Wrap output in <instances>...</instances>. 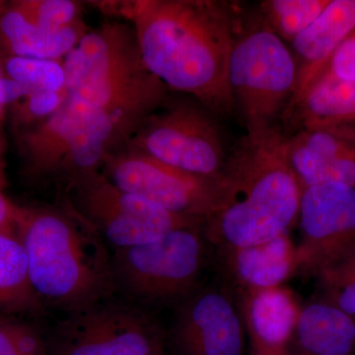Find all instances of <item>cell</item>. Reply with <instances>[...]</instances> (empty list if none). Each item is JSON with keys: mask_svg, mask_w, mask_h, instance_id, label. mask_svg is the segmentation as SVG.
<instances>
[{"mask_svg": "<svg viewBox=\"0 0 355 355\" xmlns=\"http://www.w3.org/2000/svg\"><path fill=\"white\" fill-rule=\"evenodd\" d=\"M354 29L355 0H331L321 15L292 42L297 85L291 102L327 69L338 46Z\"/></svg>", "mask_w": 355, "mask_h": 355, "instance_id": "cell-15", "label": "cell"}, {"mask_svg": "<svg viewBox=\"0 0 355 355\" xmlns=\"http://www.w3.org/2000/svg\"><path fill=\"white\" fill-rule=\"evenodd\" d=\"M326 69L340 78L355 83V29L338 46Z\"/></svg>", "mask_w": 355, "mask_h": 355, "instance_id": "cell-28", "label": "cell"}, {"mask_svg": "<svg viewBox=\"0 0 355 355\" xmlns=\"http://www.w3.org/2000/svg\"><path fill=\"white\" fill-rule=\"evenodd\" d=\"M169 334L176 355H244L241 310L225 286H200L178 303Z\"/></svg>", "mask_w": 355, "mask_h": 355, "instance_id": "cell-13", "label": "cell"}, {"mask_svg": "<svg viewBox=\"0 0 355 355\" xmlns=\"http://www.w3.org/2000/svg\"><path fill=\"white\" fill-rule=\"evenodd\" d=\"M291 132L355 125V83L324 69L293 100L282 121ZM286 133V135H288Z\"/></svg>", "mask_w": 355, "mask_h": 355, "instance_id": "cell-18", "label": "cell"}, {"mask_svg": "<svg viewBox=\"0 0 355 355\" xmlns=\"http://www.w3.org/2000/svg\"><path fill=\"white\" fill-rule=\"evenodd\" d=\"M13 2L30 19L46 27H67L83 20L80 2L72 0H18Z\"/></svg>", "mask_w": 355, "mask_h": 355, "instance_id": "cell-25", "label": "cell"}, {"mask_svg": "<svg viewBox=\"0 0 355 355\" xmlns=\"http://www.w3.org/2000/svg\"><path fill=\"white\" fill-rule=\"evenodd\" d=\"M2 62L6 76L36 90L55 92L67 89L64 60L4 57Z\"/></svg>", "mask_w": 355, "mask_h": 355, "instance_id": "cell-23", "label": "cell"}, {"mask_svg": "<svg viewBox=\"0 0 355 355\" xmlns=\"http://www.w3.org/2000/svg\"><path fill=\"white\" fill-rule=\"evenodd\" d=\"M44 354L38 336L18 324H0V355Z\"/></svg>", "mask_w": 355, "mask_h": 355, "instance_id": "cell-27", "label": "cell"}, {"mask_svg": "<svg viewBox=\"0 0 355 355\" xmlns=\"http://www.w3.org/2000/svg\"><path fill=\"white\" fill-rule=\"evenodd\" d=\"M289 355H355V320L318 298L301 306Z\"/></svg>", "mask_w": 355, "mask_h": 355, "instance_id": "cell-20", "label": "cell"}, {"mask_svg": "<svg viewBox=\"0 0 355 355\" xmlns=\"http://www.w3.org/2000/svg\"><path fill=\"white\" fill-rule=\"evenodd\" d=\"M67 207L87 222L114 250L160 239L176 229L203 221L168 211L123 190L102 171L86 173L67 184Z\"/></svg>", "mask_w": 355, "mask_h": 355, "instance_id": "cell-9", "label": "cell"}, {"mask_svg": "<svg viewBox=\"0 0 355 355\" xmlns=\"http://www.w3.org/2000/svg\"><path fill=\"white\" fill-rule=\"evenodd\" d=\"M297 272L320 270L355 251V186L329 183L301 189Z\"/></svg>", "mask_w": 355, "mask_h": 355, "instance_id": "cell-12", "label": "cell"}, {"mask_svg": "<svg viewBox=\"0 0 355 355\" xmlns=\"http://www.w3.org/2000/svg\"><path fill=\"white\" fill-rule=\"evenodd\" d=\"M35 92H38V90L27 84L14 80L6 74L0 78V106L3 108L12 106Z\"/></svg>", "mask_w": 355, "mask_h": 355, "instance_id": "cell-29", "label": "cell"}, {"mask_svg": "<svg viewBox=\"0 0 355 355\" xmlns=\"http://www.w3.org/2000/svg\"><path fill=\"white\" fill-rule=\"evenodd\" d=\"M284 139L282 128L245 135L229 151L216 209L203 223L218 253L270 241L297 220L301 191Z\"/></svg>", "mask_w": 355, "mask_h": 355, "instance_id": "cell-2", "label": "cell"}, {"mask_svg": "<svg viewBox=\"0 0 355 355\" xmlns=\"http://www.w3.org/2000/svg\"><path fill=\"white\" fill-rule=\"evenodd\" d=\"M331 0H266L259 18L284 43L291 44L321 15Z\"/></svg>", "mask_w": 355, "mask_h": 355, "instance_id": "cell-22", "label": "cell"}, {"mask_svg": "<svg viewBox=\"0 0 355 355\" xmlns=\"http://www.w3.org/2000/svg\"><path fill=\"white\" fill-rule=\"evenodd\" d=\"M41 305L19 237L15 232L0 233V310L20 312L38 309Z\"/></svg>", "mask_w": 355, "mask_h": 355, "instance_id": "cell-21", "label": "cell"}, {"mask_svg": "<svg viewBox=\"0 0 355 355\" xmlns=\"http://www.w3.org/2000/svg\"><path fill=\"white\" fill-rule=\"evenodd\" d=\"M150 355H166L164 352H162V349L158 350V352H154V354Z\"/></svg>", "mask_w": 355, "mask_h": 355, "instance_id": "cell-34", "label": "cell"}, {"mask_svg": "<svg viewBox=\"0 0 355 355\" xmlns=\"http://www.w3.org/2000/svg\"><path fill=\"white\" fill-rule=\"evenodd\" d=\"M4 3H6V2L0 1V10H1L2 6H3ZM2 58H1V50H0V78L4 76L3 62H2ZM4 114H6V108L0 106V128H1L2 121H3Z\"/></svg>", "mask_w": 355, "mask_h": 355, "instance_id": "cell-32", "label": "cell"}, {"mask_svg": "<svg viewBox=\"0 0 355 355\" xmlns=\"http://www.w3.org/2000/svg\"><path fill=\"white\" fill-rule=\"evenodd\" d=\"M119 7L135 29L146 67L170 91L216 116L234 113L228 69L242 19L230 2L133 0Z\"/></svg>", "mask_w": 355, "mask_h": 355, "instance_id": "cell-1", "label": "cell"}, {"mask_svg": "<svg viewBox=\"0 0 355 355\" xmlns=\"http://www.w3.org/2000/svg\"><path fill=\"white\" fill-rule=\"evenodd\" d=\"M284 153L300 191L329 183L355 186V125L288 133Z\"/></svg>", "mask_w": 355, "mask_h": 355, "instance_id": "cell-14", "label": "cell"}, {"mask_svg": "<svg viewBox=\"0 0 355 355\" xmlns=\"http://www.w3.org/2000/svg\"><path fill=\"white\" fill-rule=\"evenodd\" d=\"M101 171L123 190L203 223L220 196L219 180L184 172L128 146L110 153Z\"/></svg>", "mask_w": 355, "mask_h": 355, "instance_id": "cell-11", "label": "cell"}, {"mask_svg": "<svg viewBox=\"0 0 355 355\" xmlns=\"http://www.w3.org/2000/svg\"><path fill=\"white\" fill-rule=\"evenodd\" d=\"M125 146L211 180L220 179L228 157L216 114L188 96L170 95Z\"/></svg>", "mask_w": 355, "mask_h": 355, "instance_id": "cell-8", "label": "cell"}, {"mask_svg": "<svg viewBox=\"0 0 355 355\" xmlns=\"http://www.w3.org/2000/svg\"><path fill=\"white\" fill-rule=\"evenodd\" d=\"M64 64L69 94L108 114L125 144L171 95L146 67L128 21H107L89 30Z\"/></svg>", "mask_w": 355, "mask_h": 355, "instance_id": "cell-4", "label": "cell"}, {"mask_svg": "<svg viewBox=\"0 0 355 355\" xmlns=\"http://www.w3.org/2000/svg\"><path fill=\"white\" fill-rule=\"evenodd\" d=\"M321 299L355 320V251L317 273Z\"/></svg>", "mask_w": 355, "mask_h": 355, "instance_id": "cell-24", "label": "cell"}, {"mask_svg": "<svg viewBox=\"0 0 355 355\" xmlns=\"http://www.w3.org/2000/svg\"><path fill=\"white\" fill-rule=\"evenodd\" d=\"M69 96L67 89L62 91H38L11 106L12 123L16 132L25 130L46 120L64 104Z\"/></svg>", "mask_w": 355, "mask_h": 355, "instance_id": "cell-26", "label": "cell"}, {"mask_svg": "<svg viewBox=\"0 0 355 355\" xmlns=\"http://www.w3.org/2000/svg\"><path fill=\"white\" fill-rule=\"evenodd\" d=\"M4 139L0 128V191L6 187V161H4Z\"/></svg>", "mask_w": 355, "mask_h": 355, "instance_id": "cell-31", "label": "cell"}, {"mask_svg": "<svg viewBox=\"0 0 355 355\" xmlns=\"http://www.w3.org/2000/svg\"><path fill=\"white\" fill-rule=\"evenodd\" d=\"M218 254L239 291L282 286L297 272V246L287 233L270 241Z\"/></svg>", "mask_w": 355, "mask_h": 355, "instance_id": "cell-19", "label": "cell"}, {"mask_svg": "<svg viewBox=\"0 0 355 355\" xmlns=\"http://www.w3.org/2000/svg\"><path fill=\"white\" fill-rule=\"evenodd\" d=\"M228 83L246 135L282 128L297 85V67L288 44L260 18L241 27L229 60Z\"/></svg>", "mask_w": 355, "mask_h": 355, "instance_id": "cell-6", "label": "cell"}, {"mask_svg": "<svg viewBox=\"0 0 355 355\" xmlns=\"http://www.w3.org/2000/svg\"><path fill=\"white\" fill-rule=\"evenodd\" d=\"M16 234L42 301L71 312L106 300L116 289L106 243L69 207H20Z\"/></svg>", "mask_w": 355, "mask_h": 355, "instance_id": "cell-3", "label": "cell"}, {"mask_svg": "<svg viewBox=\"0 0 355 355\" xmlns=\"http://www.w3.org/2000/svg\"><path fill=\"white\" fill-rule=\"evenodd\" d=\"M239 304L252 352L286 350L300 313L301 305L284 286L239 291Z\"/></svg>", "mask_w": 355, "mask_h": 355, "instance_id": "cell-16", "label": "cell"}, {"mask_svg": "<svg viewBox=\"0 0 355 355\" xmlns=\"http://www.w3.org/2000/svg\"><path fill=\"white\" fill-rule=\"evenodd\" d=\"M20 207L0 191V233H16Z\"/></svg>", "mask_w": 355, "mask_h": 355, "instance_id": "cell-30", "label": "cell"}, {"mask_svg": "<svg viewBox=\"0 0 355 355\" xmlns=\"http://www.w3.org/2000/svg\"><path fill=\"white\" fill-rule=\"evenodd\" d=\"M16 140L28 176L67 184L101 171L107 156L125 144L108 114L69 94L58 111L18 132Z\"/></svg>", "mask_w": 355, "mask_h": 355, "instance_id": "cell-5", "label": "cell"}, {"mask_svg": "<svg viewBox=\"0 0 355 355\" xmlns=\"http://www.w3.org/2000/svg\"><path fill=\"white\" fill-rule=\"evenodd\" d=\"M207 244L203 225H196L173 230L156 241L114 250V287L139 302L178 304L200 287Z\"/></svg>", "mask_w": 355, "mask_h": 355, "instance_id": "cell-7", "label": "cell"}, {"mask_svg": "<svg viewBox=\"0 0 355 355\" xmlns=\"http://www.w3.org/2000/svg\"><path fill=\"white\" fill-rule=\"evenodd\" d=\"M251 355H289L287 350H280V352H252Z\"/></svg>", "mask_w": 355, "mask_h": 355, "instance_id": "cell-33", "label": "cell"}, {"mask_svg": "<svg viewBox=\"0 0 355 355\" xmlns=\"http://www.w3.org/2000/svg\"><path fill=\"white\" fill-rule=\"evenodd\" d=\"M89 31L83 20L62 28H50L30 19L14 2L0 10V50L4 57L64 60Z\"/></svg>", "mask_w": 355, "mask_h": 355, "instance_id": "cell-17", "label": "cell"}, {"mask_svg": "<svg viewBox=\"0 0 355 355\" xmlns=\"http://www.w3.org/2000/svg\"><path fill=\"white\" fill-rule=\"evenodd\" d=\"M162 336L146 313L108 299L71 311L53 329V355H150Z\"/></svg>", "mask_w": 355, "mask_h": 355, "instance_id": "cell-10", "label": "cell"}, {"mask_svg": "<svg viewBox=\"0 0 355 355\" xmlns=\"http://www.w3.org/2000/svg\"><path fill=\"white\" fill-rule=\"evenodd\" d=\"M13 355H44V354H23V352H17V354H15Z\"/></svg>", "mask_w": 355, "mask_h": 355, "instance_id": "cell-35", "label": "cell"}]
</instances>
